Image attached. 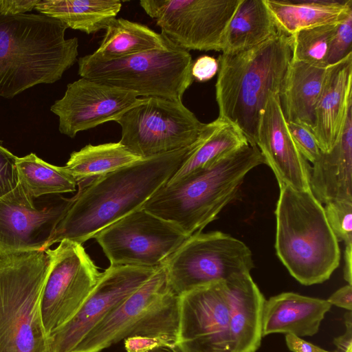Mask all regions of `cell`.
I'll return each mask as SVG.
<instances>
[{
    "mask_svg": "<svg viewBox=\"0 0 352 352\" xmlns=\"http://www.w3.org/2000/svg\"><path fill=\"white\" fill-rule=\"evenodd\" d=\"M179 296L178 352H256L265 299L250 273Z\"/></svg>",
    "mask_w": 352,
    "mask_h": 352,
    "instance_id": "1",
    "label": "cell"
},
{
    "mask_svg": "<svg viewBox=\"0 0 352 352\" xmlns=\"http://www.w3.org/2000/svg\"><path fill=\"white\" fill-rule=\"evenodd\" d=\"M191 145L147 158L78 183L74 201L45 246L69 240L82 244L144 204L172 177Z\"/></svg>",
    "mask_w": 352,
    "mask_h": 352,
    "instance_id": "2",
    "label": "cell"
},
{
    "mask_svg": "<svg viewBox=\"0 0 352 352\" xmlns=\"http://www.w3.org/2000/svg\"><path fill=\"white\" fill-rule=\"evenodd\" d=\"M292 57L290 36L280 32L256 46L217 59L218 118L236 126L256 146L260 118L269 98L278 94Z\"/></svg>",
    "mask_w": 352,
    "mask_h": 352,
    "instance_id": "3",
    "label": "cell"
},
{
    "mask_svg": "<svg viewBox=\"0 0 352 352\" xmlns=\"http://www.w3.org/2000/svg\"><path fill=\"white\" fill-rule=\"evenodd\" d=\"M67 29L41 13H0V97L12 98L62 78L78 55V40L65 38Z\"/></svg>",
    "mask_w": 352,
    "mask_h": 352,
    "instance_id": "4",
    "label": "cell"
},
{
    "mask_svg": "<svg viewBox=\"0 0 352 352\" xmlns=\"http://www.w3.org/2000/svg\"><path fill=\"white\" fill-rule=\"evenodd\" d=\"M265 164L247 144L184 177L167 182L143 206L189 237L214 221L236 196L246 175Z\"/></svg>",
    "mask_w": 352,
    "mask_h": 352,
    "instance_id": "5",
    "label": "cell"
},
{
    "mask_svg": "<svg viewBox=\"0 0 352 352\" xmlns=\"http://www.w3.org/2000/svg\"><path fill=\"white\" fill-rule=\"evenodd\" d=\"M278 185L275 211L276 254L300 283H322L330 278L340 260L338 241L324 207L311 190Z\"/></svg>",
    "mask_w": 352,
    "mask_h": 352,
    "instance_id": "6",
    "label": "cell"
},
{
    "mask_svg": "<svg viewBox=\"0 0 352 352\" xmlns=\"http://www.w3.org/2000/svg\"><path fill=\"white\" fill-rule=\"evenodd\" d=\"M50 265L45 252L0 258V352H52L40 307Z\"/></svg>",
    "mask_w": 352,
    "mask_h": 352,
    "instance_id": "7",
    "label": "cell"
},
{
    "mask_svg": "<svg viewBox=\"0 0 352 352\" xmlns=\"http://www.w3.org/2000/svg\"><path fill=\"white\" fill-rule=\"evenodd\" d=\"M78 64L81 78L133 91L139 98L182 101L193 82L192 56L178 46L109 59L92 53L79 58Z\"/></svg>",
    "mask_w": 352,
    "mask_h": 352,
    "instance_id": "8",
    "label": "cell"
},
{
    "mask_svg": "<svg viewBox=\"0 0 352 352\" xmlns=\"http://www.w3.org/2000/svg\"><path fill=\"white\" fill-rule=\"evenodd\" d=\"M179 303V296L171 289L162 264L100 322L72 352H100L135 336L166 337L177 342Z\"/></svg>",
    "mask_w": 352,
    "mask_h": 352,
    "instance_id": "9",
    "label": "cell"
},
{
    "mask_svg": "<svg viewBox=\"0 0 352 352\" xmlns=\"http://www.w3.org/2000/svg\"><path fill=\"white\" fill-rule=\"evenodd\" d=\"M115 122L122 129L120 142L141 158L187 147L206 126L182 101L153 96L140 98Z\"/></svg>",
    "mask_w": 352,
    "mask_h": 352,
    "instance_id": "10",
    "label": "cell"
},
{
    "mask_svg": "<svg viewBox=\"0 0 352 352\" xmlns=\"http://www.w3.org/2000/svg\"><path fill=\"white\" fill-rule=\"evenodd\" d=\"M168 283L178 296L254 268L252 254L241 241L220 231L187 238L164 261Z\"/></svg>",
    "mask_w": 352,
    "mask_h": 352,
    "instance_id": "11",
    "label": "cell"
},
{
    "mask_svg": "<svg viewBox=\"0 0 352 352\" xmlns=\"http://www.w3.org/2000/svg\"><path fill=\"white\" fill-rule=\"evenodd\" d=\"M241 0H142L162 34L185 50L221 51L226 28Z\"/></svg>",
    "mask_w": 352,
    "mask_h": 352,
    "instance_id": "12",
    "label": "cell"
},
{
    "mask_svg": "<svg viewBox=\"0 0 352 352\" xmlns=\"http://www.w3.org/2000/svg\"><path fill=\"white\" fill-rule=\"evenodd\" d=\"M45 252L51 265L40 307L43 325L50 336L75 316L102 272L76 242L63 240L55 249Z\"/></svg>",
    "mask_w": 352,
    "mask_h": 352,
    "instance_id": "13",
    "label": "cell"
},
{
    "mask_svg": "<svg viewBox=\"0 0 352 352\" xmlns=\"http://www.w3.org/2000/svg\"><path fill=\"white\" fill-rule=\"evenodd\" d=\"M111 265L158 267L188 238L172 223L143 208L94 237Z\"/></svg>",
    "mask_w": 352,
    "mask_h": 352,
    "instance_id": "14",
    "label": "cell"
},
{
    "mask_svg": "<svg viewBox=\"0 0 352 352\" xmlns=\"http://www.w3.org/2000/svg\"><path fill=\"white\" fill-rule=\"evenodd\" d=\"M74 196H58L37 208L19 183L0 197V258L24 253L45 252V246L74 201Z\"/></svg>",
    "mask_w": 352,
    "mask_h": 352,
    "instance_id": "15",
    "label": "cell"
},
{
    "mask_svg": "<svg viewBox=\"0 0 352 352\" xmlns=\"http://www.w3.org/2000/svg\"><path fill=\"white\" fill-rule=\"evenodd\" d=\"M158 267L110 265L75 316L50 336L52 352H72L100 322L147 281Z\"/></svg>",
    "mask_w": 352,
    "mask_h": 352,
    "instance_id": "16",
    "label": "cell"
},
{
    "mask_svg": "<svg viewBox=\"0 0 352 352\" xmlns=\"http://www.w3.org/2000/svg\"><path fill=\"white\" fill-rule=\"evenodd\" d=\"M140 98L133 91L85 78L69 83L50 110L58 117V130L71 138L78 132L116 121Z\"/></svg>",
    "mask_w": 352,
    "mask_h": 352,
    "instance_id": "17",
    "label": "cell"
},
{
    "mask_svg": "<svg viewBox=\"0 0 352 352\" xmlns=\"http://www.w3.org/2000/svg\"><path fill=\"white\" fill-rule=\"evenodd\" d=\"M256 145L278 184L298 190H311L310 165L289 132L278 94L272 96L261 113Z\"/></svg>",
    "mask_w": 352,
    "mask_h": 352,
    "instance_id": "18",
    "label": "cell"
},
{
    "mask_svg": "<svg viewBox=\"0 0 352 352\" xmlns=\"http://www.w3.org/2000/svg\"><path fill=\"white\" fill-rule=\"evenodd\" d=\"M351 95L352 54L327 68L311 130L321 151H329L339 140L352 107Z\"/></svg>",
    "mask_w": 352,
    "mask_h": 352,
    "instance_id": "19",
    "label": "cell"
},
{
    "mask_svg": "<svg viewBox=\"0 0 352 352\" xmlns=\"http://www.w3.org/2000/svg\"><path fill=\"white\" fill-rule=\"evenodd\" d=\"M310 190L322 204L352 201V107L339 140L328 152H320L309 168Z\"/></svg>",
    "mask_w": 352,
    "mask_h": 352,
    "instance_id": "20",
    "label": "cell"
},
{
    "mask_svg": "<svg viewBox=\"0 0 352 352\" xmlns=\"http://www.w3.org/2000/svg\"><path fill=\"white\" fill-rule=\"evenodd\" d=\"M331 305L327 300L283 292L265 300L262 316V336L283 333L298 337L318 333Z\"/></svg>",
    "mask_w": 352,
    "mask_h": 352,
    "instance_id": "21",
    "label": "cell"
},
{
    "mask_svg": "<svg viewBox=\"0 0 352 352\" xmlns=\"http://www.w3.org/2000/svg\"><path fill=\"white\" fill-rule=\"evenodd\" d=\"M327 68L291 60L278 94L287 122L298 123L312 130Z\"/></svg>",
    "mask_w": 352,
    "mask_h": 352,
    "instance_id": "22",
    "label": "cell"
},
{
    "mask_svg": "<svg viewBox=\"0 0 352 352\" xmlns=\"http://www.w3.org/2000/svg\"><path fill=\"white\" fill-rule=\"evenodd\" d=\"M278 30L287 36L321 25L340 23L352 12V0H264Z\"/></svg>",
    "mask_w": 352,
    "mask_h": 352,
    "instance_id": "23",
    "label": "cell"
},
{
    "mask_svg": "<svg viewBox=\"0 0 352 352\" xmlns=\"http://www.w3.org/2000/svg\"><path fill=\"white\" fill-rule=\"evenodd\" d=\"M278 32L264 0H241L226 28L222 52L256 46Z\"/></svg>",
    "mask_w": 352,
    "mask_h": 352,
    "instance_id": "24",
    "label": "cell"
},
{
    "mask_svg": "<svg viewBox=\"0 0 352 352\" xmlns=\"http://www.w3.org/2000/svg\"><path fill=\"white\" fill-rule=\"evenodd\" d=\"M122 7L119 0H40L34 9L87 34L104 30Z\"/></svg>",
    "mask_w": 352,
    "mask_h": 352,
    "instance_id": "25",
    "label": "cell"
},
{
    "mask_svg": "<svg viewBox=\"0 0 352 352\" xmlns=\"http://www.w3.org/2000/svg\"><path fill=\"white\" fill-rule=\"evenodd\" d=\"M104 30L103 39L93 52L101 58H116L177 46L162 33L123 18L113 19Z\"/></svg>",
    "mask_w": 352,
    "mask_h": 352,
    "instance_id": "26",
    "label": "cell"
},
{
    "mask_svg": "<svg viewBox=\"0 0 352 352\" xmlns=\"http://www.w3.org/2000/svg\"><path fill=\"white\" fill-rule=\"evenodd\" d=\"M247 144L240 130L217 118L206 124L196 146L168 182L177 181Z\"/></svg>",
    "mask_w": 352,
    "mask_h": 352,
    "instance_id": "27",
    "label": "cell"
},
{
    "mask_svg": "<svg viewBox=\"0 0 352 352\" xmlns=\"http://www.w3.org/2000/svg\"><path fill=\"white\" fill-rule=\"evenodd\" d=\"M141 159L120 142L87 144L71 153L65 168L79 183L111 173Z\"/></svg>",
    "mask_w": 352,
    "mask_h": 352,
    "instance_id": "28",
    "label": "cell"
},
{
    "mask_svg": "<svg viewBox=\"0 0 352 352\" xmlns=\"http://www.w3.org/2000/svg\"><path fill=\"white\" fill-rule=\"evenodd\" d=\"M16 167L19 183L32 198L74 192L78 185L65 166L50 164L33 153L17 157Z\"/></svg>",
    "mask_w": 352,
    "mask_h": 352,
    "instance_id": "29",
    "label": "cell"
},
{
    "mask_svg": "<svg viewBox=\"0 0 352 352\" xmlns=\"http://www.w3.org/2000/svg\"><path fill=\"white\" fill-rule=\"evenodd\" d=\"M340 23L302 29L289 36L292 51V59L327 68L326 60L329 43Z\"/></svg>",
    "mask_w": 352,
    "mask_h": 352,
    "instance_id": "30",
    "label": "cell"
},
{
    "mask_svg": "<svg viewBox=\"0 0 352 352\" xmlns=\"http://www.w3.org/2000/svg\"><path fill=\"white\" fill-rule=\"evenodd\" d=\"M329 224L338 241L352 243V201H334L324 207Z\"/></svg>",
    "mask_w": 352,
    "mask_h": 352,
    "instance_id": "31",
    "label": "cell"
},
{
    "mask_svg": "<svg viewBox=\"0 0 352 352\" xmlns=\"http://www.w3.org/2000/svg\"><path fill=\"white\" fill-rule=\"evenodd\" d=\"M352 12L339 25L334 32L328 50L327 67L334 65L352 54Z\"/></svg>",
    "mask_w": 352,
    "mask_h": 352,
    "instance_id": "32",
    "label": "cell"
},
{
    "mask_svg": "<svg viewBox=\"0 0 352 352\" xmlns=\"http://www.w3.org/2000/svg\"><path fill=\"white\" fill-rule=\"evenodd\" d=\"M287 123L289 132L299 152L307 161L313 164L320 150L311 131L298 123Z\"/></svg>",
    "mask_w": 352,
    "mask_h": 352,
    "instance_id": "33",
    "label": "cell"
},
{
    "mask_svg": "<svg viewBox=\"0 0 352 352\" xmlns=\"http://www.w3.org/2000/svg\"><path fill=\"white\" fill-rule=\"evenodd\" d=\"M16 157L0 144V197L10 192L19 184Z\"/></svg>",
    "mask_w": 352,
    "mask_h": 352,
    "instance_id": "34",
    "label": "cell"
},
{
    "mask_svg": "<svg viewBox=\"0 0 352 352\" xmlns=\"http://www.w3.org/2000/svg\"><path fill=\"white\" fill-rule=\"evenodd\" d=\"M126 352H147L164 346H175V341L166 337L135 336L124 340Z\"/></svg>",
    "mask_w": 352,
    "mask_h": 352,
    "instance_id": "35",
    "label": "cell"
},
{
    "mask_svg": "<svg viewBox=\"0 0 352 352\" xmlns=\"http://www.w3.org/2000/svg\"><path fill=\"white\" fill-rule=\"evenodd\" d=\"M219 64L217 59L204 55L199 57L191 67V74L196 80L205 82L212 78L218 72Z\"/></svg>",
    "mask_w": 352,
    "mask_h": 352,
    "instance_id": "36",
    "label": "cell"
},
{
    "mask_svg": "<svg viewBox=\"0 0 352 352\" xmlns=\"http://www.w3.org/2000/svg\"><path fill=\"white\" fill-rule=\"evenodd\" d=\"M40 0H0V13L5 16L25 14L35 8Z\"/></svg>",
    "mask_w": 352,
    "mask_h": 352,
    "instance_id": "37",
    "label": "cell"
},
{
    "mask_svg": "<svg viewBox=\"0 0 352 352\" xmlns=\"http://www.w3.org/2000/svg\"><path fill=\"white\" fill-rule=\"evenodd\" d=\"M346 331L344 333L334 339L337 349L333 352H352V317L351 311L344 315Z\"/></svg>",
    "mask_w": 352,
    "mask_h": 352,
    "instance_id": "38",
    "label": "cell"
},
{
    "mask_svg": "<svg viewBox=\"0 0 352 352\" xmlns=\"http://www.w3.org/2000/svg\"><path fill=\"white\" fill-rule=\"evenodd\" d=\"M331 305L352 310V287L346 285L336 291L327 300Z\"/></svg>",
    "mask_w": 352,
    "mask_h": 352,
    "instance_id": "39",
    "label": "cell"
},
{
    "mask_svg": "<svg viewBox=\"0 0 352 352\" xmlns=\"http://www.w3.org/2000/svg\"><path fill=\"white\" fill-rule=\"evenodd\" d=\"M286 344L292 352H333L324 350L292 334H286Z\"/></svg>",
    "mask_w": 352,
    "mask_h": 352,
    "instance_id": "40",
    "label": "cell"
},
{
    "mask_svg": "<svg viewBox=\"0 0 352 352\" xmlns=\"http://www.w3.org/2000/svg\"><path fill=\"white\" fill-rule=\"evenodd\" d=\"M344 259V278L349 285H351L352 243L345 244Z\"/></svg>",
    "mask_w": 352,
    "mask_h": 352,
    "instance_id": "41",
    "label": "cell"
},
{
    "mask_svg": "<svg viewBox=\"0 0 352 352\" xmlns=\"http://www.w3.org/2000/svg\"><path fill=\"white\" fill-rule=\"evenodd\" d=\"M147 352H178L175 346H164L155 348Z\"/></svg>",
    "mask_w": 352,
    "mask_h": 352,
    "instance_id": "42",
    "label": "cell"
}]
</instances>
